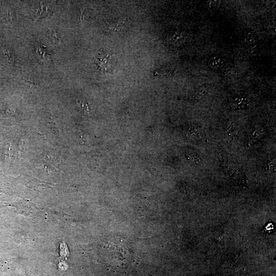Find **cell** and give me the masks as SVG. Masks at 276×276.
Segmentation results:
<instances>
[{
	"instance_id": "cell-1",
	"label": "cell",
	"mask_w": 276,
	"mask_h": 276,
	"mask_svg": "<svg viewBox=\"0 0 276 276\" xmlns=\"http://www.w3.org/2000/svg\"><path fill=\"white\" fill-rule=\"evenodd\" d=\"M209 65L212 69L215 71H219L225 72L230 68V65L226 59L223 58L214 56L209 61Z\"/></svg>"
},
{
	"instance_id": "cell-2",
	"label": "cell",
	"mask_w": 276,
	"mask_h": 276,
	"mask_svg": "<svg viewBox=\"0 0 276 276\" xmlns=\"http://www.w3.org/2000/svg\"><path fill=\"white\" fill-rule=\"evenodd\" d=\"M111 60L112 58L109 55H107L106 56L100 55V56H97L95 61L97 68L99 69L100 70L106 71L109 66L108 63Z\"/></svg>"
},
{
	"instance_id": "cell-3",
	"label": "cell",
	"mask_w": 276,
	"mask_h": 276,
	"mask_svg": "<svg viewBox=\"0 0 276 276\" xmlns=\"http://www.w3.org/2000/svg\"><path fill=\"white\" fill-rule=\"evenodd\" d=\"M265 133V131L262 127H258L252 133L250 139L249 140L247 146H251L257 141L261 139L263 137V136L264 135Z\"/></svg>"
},
{
	"instance_id": "cell-4",
	"label": "cell",
	"mask_w": 276,
	"mask_h": 276,
	"mask_svg": "<svg viewBox=\"0 0 276 276\" xmlns=\"http://www.w3.org/2000/svg\"><path fill=\"white\" fill-rule=\"evenodd\" d=\"M233 104L238 108H245L248 105V101L244 97H238L235 100Z\"/></svg>"
},
{
	"instance_id": "cell-5",
	"label": "cell",
	"mask_w": 276,
	"mask_h": 276,
	"mask_svg": "<svg viewBox=\"0 0 276 276\" xmlns=\"http://www.w3.org/2000/svg\"><path fill=\"white\" fill-rule=\"evenodd\" d=\"M117 23L113 24L108 26V30L111 32H117L120 30L123 27L124 24L125 23L123 20L119 21Z\"/></svg>"
},
{
	"instance_id": "cell-6",
	"label": "cell",
	"mask_w": 276,
	"mask_h": 276,
	"mask_svg": "<svg viewBox=\"0 0 276 276\" xmlns=\"http://www.w3.org/2000/svg\"><path fill=\"white\" fill-rule=\"evenodd\" d=\"M186 133L188 136L192 137V138H200V137H201L200 132L197 130L192 128H188Z\"/></svg>"
},
{
	"instance_id": "cell-7",
	"label": "cell",
	"mask_w": 276,
	"mask_h": 276,
	"mask_svg": "<svg viewBox=\"0 0 276 276\" xmlns=\"http://www.w3.org/2000/svg\"><path fill=\"white\" fill-rule=\"evenodd\" d=\"M77 105L79 109H80L81 111H83L84 113L89 112L90 108L89 104L79 101L77 103Z\"/></svg>"
},
{
	"instance_id": "cell-8",
	"label": "cell",
	"mask_w": 276,
	"mask_h": 276,
	"mask_svg": "<svg viewBox=\"0 0 276 276\" xmlns=\"http://www.w3.org/2000/svg\"><path fill=\"white\" fill-rule=\"evenodd\" d=\"M50 35L51 38L52 39V40L53 42H54L55 43H58L60 42L61 38H60V36L58 35V33H56V32H55L54 31H52V32H50Z\"/></svg>"
},
{
	"instance_id": "cell-9",
	"label": "cell",
	"mask_w": 276,
	"mask_h": 276,
	"mask_svg": "<svg viewBox=\"0 0 276 276\" xmlns=\"http://www.w3.org/2000/svg\"><path fill=\"white\" fill-rule=\"evenodd\" d=\"M266 169L270 172H274L275 170V163L273 161H271L268 163L266 165Z\"/></svg>"
},
{
	"instance_id": "cell-10",
	"label": "cell",
	"mask_w": 276,
	"mask_h": 276,
	"mask_svg": "<svg viewBox=\"0 0 276 276\" xmlns=\"http://www.w3.org/2000/svg\"><path fill=\"white\" fill-rule=\"evenodd\" d=\"M208 92V88L205 86H203V87L200 88V89L198 91V94L200 96H205Z\"/></svg>"
},
{
	"instance_id": "cell-11",
	"label": "cell",
	"mask_w": 276,
	"mask_h": 276,
	"mask_svg": "<svg viewBox=\"0 0 276 276\" xmlns=\"http://www.w3.org/2000/svg\"><path fill=\"white\" fill-rule=\"evenodd\" d=\"M274 229V226L272 224H268V226H266V227H265V230L267 231H271V230H273Z\"/></svg>"
}]
</instances>
